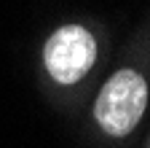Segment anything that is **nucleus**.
<instances>
[{"label":"nucleus","instance_id":"obj_1","mask_svg":"<svg viewBox=\"0 0 150 148\" xmlns=\"http://www.w3.org/2000/svg\"><path fill=\"white\" fill-rule=\"evenodd\" d=\"M147 105V84L134 70H118L97 97V116L99 127L112 137H123L137 127Z\"/></svg>","mask_w":150,"mask_h":148},{"label":"nucleus","instance_id":"obj_2","mask_svg":"<svg viewBox=\"0 0 150 148\" xmlns=\"http://www.w3.org/2000/svg\"><path fill=\"white\" fill-rule=\"evenodd\" d=\"M46 67L48 76L59 84H75L91 70L97 59V41L78 24L56 30L46 43Z\"/></svg>","mask_w":150,"mask_h":148}]
</instances>
